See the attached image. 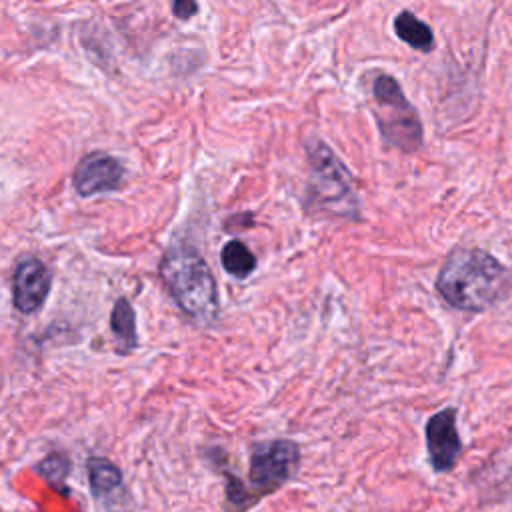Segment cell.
<instances>
[{"label": "cell", "instance_id": "cell-1", "mask_svg": "<svg viewBox=\"0 0 512 512\" xmlns=\"http://www.w3.org/2000/svg\"><path fill=\"white\" fill-rule=\"evenodd\" d=\"M508 268L478 248H456L444 260L436 288L454 308L480 312L500 302L510 290Z\"/></svg>", "mask_w": 512, "mask_h": 512}, {"label": "cell", "instance_id": "cell-2", "mask_svg": "<svg viewBox=\"0 0 512 512\" xmlns=\"http://www.w3.org/2000/svg\"><path fill=\"white\" fill-rule=\"evenodd\" d=\"M160 276L186 316L202 324L218 316L216 280L198 250L186 244L168 248L160 262Z\"/></svg>", "mask_w": 512, "mask_h": 512}, {"label": "cell", "instance_id": "cell-3", "mask_svg": "<svg viewBox=\"0 0 512 512\" xmlns=\"http://www.w3.org/2000/svg\"><path fill=\"white\" fill-rule=\"evenodd\" d=\"M308 160V206L330 216L358 218V198L350 174L338 156L324 142L314 140L308 144Z\"/></svg>", "mask_w": 512, "mask_h": 512}, {"label": "cell", "instance_id": "cell-4", "mask_svg": "<svg viewBox=\"0 0 512 512\" xmlns=\"http://www.w3.org/2000/svg\"><path fill=\"white\" fill-rule=\"evenodd\" d=\"M372 100L374 118L382 138L404 152H414L422 144V122L400 84L392 76H376L372 84Z\"/></svg>", "mask_w": 512, "mask_h": 512}, {"label": "cell", "instance_id": "cell-5", "mask_svg": "<svg viewBox=\"0 0 512 512\" xmlns=\"http://www.w3.org/2000/svg\"><path fill=\"white\" fill-rule=\"evenodd\" d=\"M300 466V448L292 440H272L252 450L248 478L256 490V498L266 496L284 486Z\"/></svg>", "mask_w": 512, "mask_h": 512}, {"label": "cell", "instance_id": "cell-6", "mask_svg": "<svg viewBox=\"0 0 512 512\" xmlns=\"http://www.w3.org/2000/svg\"><path fill=\"white\" fill-rule=\"evenodd\" d=\"M424 434L432 468L436 472H448L456 464L462 450V442L456 428V410L444 408L430 416Z\"/></svg>", "mask_w": 512, "mask_h": 512}, {"label": "cell", "instance_id": "cell-7", "mask_svg": "<svg viewBox=\"0 0 512 512\" xmlns=\"http://www.w3.org/2000/svg\"><path fill=\"white\" fill-rule=\"evenodd\" d=\"M124 176V166L110 154L92 152L84 156L72 176L74 188L82 196H92L98 192H110L120 186Z\"/></svg>", "mask_w": 512, "mask_h": 512}, {"label": "cell", "instance_id": "cell-8", "mask_svg": "<svg viewBox=\"0 0 512 512\" xmlns=\"http://www.w3.org/2000/svg\"><path fill=\"white\" fill-rule=\"evenodd\" d=\"M50 292V274L48 268L38 258L22 260L12 278V300L14 306L24 312H36Z\"/></svg>", "mask_w": 512, "mask_h": 512}, {"label": "cell", "instance_id": "cell-9", "mask_svg": "<svg viewBox=\"0 0 512 512\" xmlns=\"http://www.w3.org/2000/svg\"><path fill=\"white\" fill-rule=\"evenodd\" d=\"M394 30L400 40H404L406 44H410L412 48H416L420 52H430L434 46V34L430 30V26L426 22H422L420 18H416L408 10H402L394 18Z\"/></svg>", "mask_w": 512, "mask_h": 512}, {"label": "cell", "instance_id": "cell-10", "mask_svg": "<svg viewBox=\"0 0 512 512\" xmlns=\"http://www.w3.org/2000/svg\"><path fill=\"white\" fill-rule=\"evenodd\" d=\"M110 330L116 348L124 354L136 346V316L126 298H120L110 314Z\"/></svg>", "mask_w": 512, "mask_h": 512}, {"label": "cell", "instance_id": "cell-11", "mask_svg": "<svg viewBox=\"0 0 512 512\" xmlns=\"http://www.w3.org/2000/svg\"><path fill=\"white\" fill-rule=\"evenodd\" d=\"M88 482L94 494L104 496L112 494L122 484V472L120 468L102 456H92L88 460Z\"/></svg>", "mask_w": 512, "mask_h": 512}, {"label": "cell", "instance_id": "cell-12", "mask_svg": "<svg viewBox=\"0 0 512 512\" xmlns=\"http://www.w3.org/2000/svg\"><path fill=\"white\" fill-rule=\"evenodd\" d=\"M220 262L224 266V270L228 274H232L234 278H246L254 272L256 268V258L254 254L248 250V246L240 240H230L226 242V246L222 248L220 254Z\"/></svg>", "mask_w": 512, "mask_h": 512}, {"label": "cell", "instance_id": "cell-13", "mask_svg": "<svg viewBox=\"0 0 512 512\" xmlns=\"http://www.w3.org/2000/svg\"><path fill=\"white\" fill-rule=\"evenodd\" d=\"M38 474L48 480L50 486H54L56 490H60L64 486V480L70 472V460L66 454H60V452H54L50 456H46L38 466H36Z\"/></svg>", "mask_w": 512, "mask_h": 512}, {"label": "cell", "instance_id": "cell-14", "mask_svg": "<svg viewBox=\"0 0 512 512\" xmlns=\"http://www.w3.org/2000/svg\"><path fill=\"white\" fill-rule=\"evenodd\" d=\"M172 10H174V14L180 20H188L192 14L198 12V4L196 2H188V0H178V2L172 4Z\"/></svg>", "mask_w": 512, "mask_h": 512}]
</instances>
